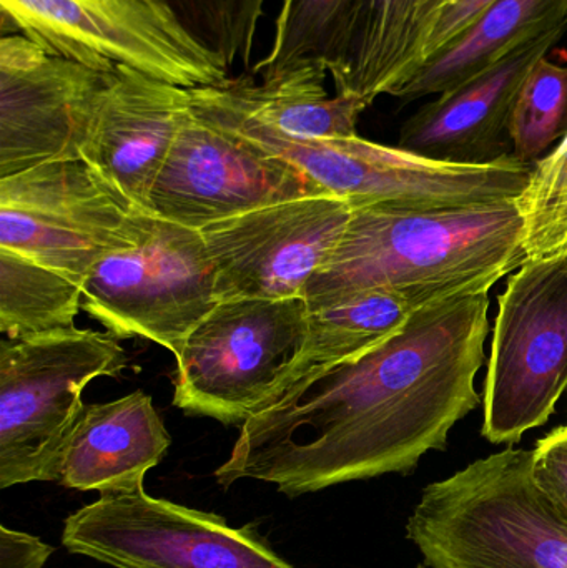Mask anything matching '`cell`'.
I'll list each match as a JSON object with an SVG mask.
<instances>
[{
  "label": "cell",
  "mask_w": 567,
  "mask_h": 568,
  "mask_svg": "<svg viewBox=\"0 0 567 568\" xmlns=\"http://www.w3.org/2000/svg\"><path fill=\"white\" fill-rule=\"evenodd\" d=\"M489 331L488 290L418 307L375 349L306 374L243 424L216 483L262 480L293 499L409 476L482 403L475 381Z\"/></svg>",
  "instance_id": "obj_1"
},
{
  "label": "cell",
  "mask_w": 567,
  "mask_h": 568,
  "mask_svg": "<svg viewBox=\"0 0 567 568\" xmlns=\"http://www.w3.org/2000/svg\"><path fill=\"white\" fill-rule=\"evenodd\" d=\"M526 262L525 220L516 200L449 209L356 206L338 246L302 297L313 306L388 287L422 307L489 291Z\"/></svg>",
  "instance_id": "obj_2"
},
{
  "label": "cell",
  "mask_w": 567,
  "mask_h": 568,
  "mask_svg": "<svg viewBox=\"0 0 567 568\" xmlns=\"http://www.w3.org/2000/svg\"><path fill=\"white\" fill-rule=\"evenodd\" d=\"M229 83L190 90L193 112L292 163L326 195L346 200L353 209H449L513 202L523 195L535 170L513 155L473 165L428 159L358 135L295 139L250 115Z\"/></svg>",
  "instance_id": "obj_3"
},
{
  "label": "cell",
  "mask_w": 567,
  "mask_h": 568,
  "mask_svg": "<svg viewBox=\"0 0 567 568\" xmlns=\"http://www.w3.org/2000/svg\"><path fill=\"white\" fill-rule=\"evenodd\" d=\"M406 537L432 568H567V523L512 446L429 484Z\"/></svg>",
  "instance_id": "obj_4"
},
{
  "label": "cell",
  "mask_w": 567,
  "mask_h": 568,
  "mask_svg": "<svg viewBox=\"0 0 567 568\" xmlns=\"http://www.w3.org/2000/svg\"><path fill=\"white\" fill-rule=\"evenodd\" d=\"M115 334L59 331L0 344V489L59 483L70 430L82 413L83 389L125 369Z\"/></svg>",
  "instance_id": "obj_5"
},
{
  "label": "cell",
  "mask_w": 567,
  "mask_h": 568,
  "mask_svg": "<svg viewBox=\"0 0 567 568\" xmlns=\"http://www.w3.org/2000/svg\"><path fill=\"white\" fill-rule=\"evenodd\" d=\"M150 216L83 159L0 180V248L80 286L100 260L139 245Z\"/></svg>",
  "instance_id": "obj_6"
},
{
  "label": "cell",
  "mask_w": 567,
  "mask_h": 568,
  "mask_svg": "<svg viewBox=\"0 0 567 568\" xmlns=\"http://www.w3.org/2000/svg\"><path fill=\"white\" fill-rule=\"evenodd\" d=\"M567 390V252L528 260L498 297L483 437L515 446L545 426Z\"/></svg>",
  "instance_id": "obj_7"
},
{
  "label": "cell",
  "mask_w": 567,
  "mask_h": 568,
  "mask_svg": "<svg viewBox=\"0 0 567 568\" xmlns=\"http://www.w3.org/2000/svg\"><path fill=\"white\" fill-rule=\"evenodd\" d=\"M306 333L303 297L220 301L176 357L173 406L242 427L265 407Z\"/></svg>",
  "instance_id": "obj_8"
},
{
  "label": "cell",
  "mask_w": 567,
  "mask_h": 568,
  "mask_svg": "<svg viewBox=\"0 0 567 568\" xmlns=\"http://www.w3.org/2000/svg\"><path fill=\"white\" fill-rule=\"evenodd\" d=\"M0 26L92 69L126 67L189 90L232 80L152 0H0Z\"/></svg>",
  "instance_id": "obj_9"
},
{
  "label": "cell",
  "mask_w": 567,
  "mask_h": 568,
  "mask_svg": "<svg viewBox=\"0 0 567 568\" xmlns=\"http://www.w3.org/2000/svg\"><path fill=\"white\" fill-rule=\"evenodd\" d=\"M82 307L117 337H142L180 356L219 304L215 270L199 230L150 216L139 245L100 260L82 284Z\"/></svg>",
  "instance_id": "obj_10"
},
{
  "label": "cell",
  "mask_w": 567,
  "mask_h": 568,
  "mask_svg": "<svg viewBox=\"0 0 567 568\" xmlns=\"http://www.w3.org/2000/svg\"><path fill=\"white\" fill-rule=\"evenodd\" d=\"M62 544L69 552L113 568H295L255 527L156 499L145 487L102 494L70 514Z\"/></svg>",
  "instance_id": "obj_11"
},
{
  "label": "cell",
  "mask_w": 567,
  "mask_h": 568,
  "mask_svg": "<svg viewBox=\"0 0 567 568\" xmlns=\"http://www.w3.org/2000/svg\"><path fill=\"white\" fill-rule=\"evenodd\" d=\"M326 195L302 170L193 112L150 193L152 215L203 230L275 203Z\"/></svg>",
  "instance_id": "obj_12"
},
{
  "label": "cell",
  "mask_w": 567,
  "mask_h": 568,
  "mask_svg": "<svg viewBox=\"0 0 567 568\" xmlns=\"http://www.w3.org/2000/svg\"><path fill=\"white\" fill-rule=\"evenodd\" d=\"M115 70L55 55L20 33L0 37V180L82 159Z\"/></svg>",
  "instance_id": "obj_13"
},
{
  "label": "cell",
  "mask_w": 567,
  "mask_h": 568,
  "mask_svg": "<svg viewBox=\"0 0 567 568\" xmlns=\"http://www.w3.org/2000/svg\"><path fill=\"white\" fill-rule=\"evenodd\" d=\"M353 206L312 196L263 206L200 230L215 270L216 297H302L338 246Z\"/></svg>",
  "instance_id": "obj_14"
},
{
  "label": "cell",
  "mask_w": 567,
  "mask_h": 568,
  "mask_svg": "<svg viewBox=\"0 0 567 568\" xmlns=\"http://www.w3.org/2000/svg\"><path fill=\"white\" fill-rule=\"evenodd\" d=\"M567 32L566 22L509 53L468 82L439 93L409 116L398 146L452 163H492L512 155L509 119L529 70Z\"/></svg>",
  "instance_id": "obj_15"
},
{
  "label": "cell",
  "mask_w": 567,
  "mask_h": 568,
  "mask_svg": "<svg viewBox=\"0 0 567 568\" xmlns=\"http://www.w3.org/2000/svg\"><path fill=\"white\" fill-rule=\"evenodd\" d=\"M190 106L189 89L117 67L82 159L150 213V193Z\"/></svg>",
  "instance_id": "obj_16"
},
{
  "label": "cell",
  "mask_w": 567,
  "mask_h": 568,
  "mask_svg": "<svg viewBox=\"0 0 567 568\" xmlns=\"http://www.w3.org/2000/svg\"><path fill=\"white\" fill-rule=\"evenodd\" d=\"M172 444L152 397L143 390L85 404L60 460V486L100 496L143 487Z\"/></svg>",
  "instance_id": "obj_17"
},
{
  "label": "cell",
  "mask_w": 567,
  "mask_h": 568,
  "mask_svg": "<svg viewBox=\"0 0 567 568\" xmlns=\"http://www.w3.org/2000/svg\"><path fill=\"white\" fill-rule=\"evenodd\" d=\"M449 0H360L340 65L336 93L372 105L392 95L419 65Z\"/></svg>",
  "instance_id": "obj_18"
},
{
  "label": "cell",
  "mask_w": 567,
  "mask_h": 568,
  "mask_svg": "<svg viewBox=\"0 0 567 568\" xmlns=\"http://www.w3.org/2000/svg\"><path fill=\"white\" fill-rule=\"evenodd\" d=\"M566 20L567 0H496L389 97L415 102L448 92Z\"/></svg>",
  "instance_id": "obj_19"
},
{
  "label": "cell",
  "mask_w": 567,
  "mask_h": 568,
  "mask_svg": "<svg viewBox=\"0 0 567 568\" xmlns=\"http://www.w3.org/2000/svg\"><path fill=\"white\" fill-rule=\"evenodd\" d=\"M418 307L388 287L355 291L308 306L305 346L276 384L263 409L306 374L356 359L375 349L399 333Z\"/></svg>",
  "instance_id": "obj_20"
},
{
  "label": "cell",
  "mask_w": 567,
  "mask_h": 568,
  "mask_svg": "<svg viewBox=\"0 0 567 568\" xmlns=\"http://www.w3.org/2000/svg\"><path fill=\"white\" fill-rule=\"evenodd\" d=\"M326 75L323 70H300L275 82L232 79L229 87L250 115L285 135L310 140L358 135L356 125L368 103L348 93L330 97Z\"/></svg>",
  "instance_id": "obj_21"
},
{
  "label": "cell",
  "mask_w": 567,
  "mask_h": 568,
  "mask_svg": "<svg viewBox=\"0 0 567 568\" xmlns=\"http://www.w3.org/2000/svg\"><path fill=\"white\" fill-rule=\"evenodd\" d=\"M360 0H282L272 49L253 67L262 82H275L300 70L332 75L345 50Z\"/></svg>",
  "instance_id": "obj_22"
},
{
  "label": "cell",
  "mask_w": 567,
  "mask_h": 568,
  "mask_svg": "<svg viewBox=\"0 0 567 568\" xmlns=\"http://www.w3.org/2000/svg\"><path fill=\"white\" fill-rule=\"evenodd\" d=\"M82 297L69 276L0 248V331L9 339L72 329Z\"/></svg>",
  "instance_id": "obj_23"
},
{
  "label": "cell",
  "mask_w": 567,
  "mask_h": 568,
  "mask_svg": "<svg viewBox=\"0 0 567 568\" xmlns=\"http://www.w3.org/2000/svg\"><path fill=\"white\" fill-rule=\"evenodd\" d=\"M226 72L252 65L266 0H152Z\"/></svg>",
  "instance_id": "obj_24"
},
{
  "label": "cell",
  "mask_w": 567,
  "mask_h": 568,
  "mask_svg": "<svg viewBox=\"0 0 567 568\" xmlns=\"http://www.w3.org/2000/svg\"><path fill=\"white\" fill-rule=\"evenodd\" d=\"M567 135V63L548 55L535 63L523 82L512 119L509 140L516 160L535 165Z\"/></svg>",
  "instance_id": "obj_25"
},
{
  "label": "cell",
  "mask_w": 567,
  "mask_h": 568,
  "mask_svg": "<svg viewBox=\"0 0 567 568\" xmlns=\"http://www.w3.org/2000/svg\"><path fill=\"white\" fill-rule=\"evenodd\" d=\"M516 203L525 220L528 260L567 252V135L535 163L528 186Z\"/></svg>",
  "instance_id": "obj_26"
},
{
  "label": "cell",
  "mask_w": 567,
  "mask_h": 568,
  "mask_svg": "<svg viewBox=\"0 0 567 568\" xmlns=\"http://www.w3.org/2000/svg\"><path fill=\"white\" fill-rule=\"evenodd\" d=\"M533 479L567 523V424L556 427L533 449Z\"/></svg>",
  "instance_id": "obj_27"
},
{
  "label": "cell",
  "mask_w": 567,
  "mask_h": 568,
  "mask_svg": "<svg viewBox=\"0 0 567 568\" xmlns=\"http://www.w3.org/2000/svg\"><path fill=\"white\" fill-rule=\"evenodd\" d=\"M495 2L496 0H449L448 6L443 10L442 19L436 23L435 30L426 43L422 63L433 53L448 45L459 33L465 32Z\"/></svg>",
  "instance_id": "obj_28"
},
{
  "label": "cell",
  "mask_w": 567,
  "mask_h": 568,
  "mask_svg": "<svg viewBox=\"0 0 567 568\" xmlns=\"http://www.w3.org/2000/svg\"><path fill=\"white\" fill-rule=\"evenodd\" d=\"M53 547L30 534L0 527V568H42Z\"/></svg>",
  "instance_id": "obj_29"
},
{
  "label": "cell",
  "mask_w": 567,
  "mask_h": 568,
  "mask_svg": "<svg viewBox=\"0 0 567 568\" xmlns=\"http://www.w3.org/2000/svg\"><path fill=\"white\" fill-rule=\"evenodd\" d=\"M416 568H432V567L426 566V564H425V562H423V564H419V566H418V567H416Z\"/></svg>",
  "instance_id": "obj_30"
}]
</instances>
